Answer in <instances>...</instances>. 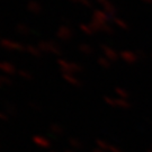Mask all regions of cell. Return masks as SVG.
Here are the masks:
<instances>
[{
    "label": "cell",
    "mask_w": 152,
    "mask_h": 152,
    "mask_svg": "<svg viewBox=\"0 0 152 152\" xmlns=\"http://www.w3.org/2000/svg\"><path fill=\"white\" fill-rule=\"evenodd\" d=\"M37 48L41 50V52H46V53H52L55 55H60L62 53L60 46L55 43L53 39L49 41H39Z\"/></svg>",
    "instance_id": "cell-1"
},
{
    "label": "cell",
    "mask_w": 152,
    "mask_h": 152,
    "mask_svg": "<svg viewBox=\"0 0 152 152\" xmlns=\"http://www.w3.org/2000/svg\"><path fill=\"white\" fill-rule=\"evenodd\" d=\"M73 35H75V32H73L72 27L69 26V25L62 24L56 29V37L59 38L60 41H63V42L70 41L71 38L73 37Z\"/></svg>",
    "instance_id": "cell-2"
},
{
    "label": "cell",
    "mask_w": 152,
    "mask_h": 152,
    "mask_svg": "<svg viewBox=\"0 0 152 152\" xmlns=\"http://www.w3.org/2000/svg\"><path fill=\"white\" fill-rule=\"evenodd\" d=\"M58 65L60 66V69L62 71H64V73H75V72H79L81 71V66L77 63L73 62H69L65 59H59L58 60Z\"/></svg>",
    "instance_id": "cell-3"
},
{
    "label": "cell",
    "mask_w": 152,
    "mask_h": 152,
    "mask_svg": "<svg viewBox=\"0 0 152 152\" xmlns=\"http://www.w3.org/2000/svg\"><path fill=\"white\" fill-rule=\"evenodd\" d=\"M0 46L8 51H26V46L22 43H18L16 41H11L8 38H1L0 39Z\"/></svg>",
    "instance_id": "cell-4"
},
{
    "label": "cell",
    "mask_w": 152,
    "mask_h": 152,
    "mask_svg": "<svg viewBox=\"0 0 152 152\" xmlns=\"http://www.w3.org/2000/svg\"><path fill=\"white\" fill-rule=\"evenodd\" d=\"M99 5L103 7V9L105 12H107L109 16H114L115 14H116V11H117V9H116V7H115L109 0H96Z\"/></svg>",
    "instance_id": "cell-5"
},
{
    "label": "cell",
    "mask_w": 152,
    "mask_h": 152,
    "mask_svg": "<svg viewBox=\"0 0 152 152\" xmlns=\"http://www.w3.org/2000/svg\"><path fill=\"white\" fill-rule=\"evenodd\" d=\"M109 18H110V16L104 10H95L92 14V19H95L99 23H103V24H108Z\"/></svg>",
    "instance_id": "cell-6"
},
{
    "label": "cell",
    "mask_w": 152,
    "mask_h": 152,
    "mask_svg": "<svg viewBox=\"0 0 152 152\" xmlns=\"http://www.w3.org/2000/svg\"><path fill=\"white\" fill-rule=\"evenodd\" d=\"M26 7H27V10L32 12L33 15H38L42 12V5L36 0H29Z\"/></svg>",
    "instance_id": "cell-7"
},
{
    "label": "cell",
    "mask_w": 152,
    "mask_h": 152,
    "mask_svg": "<svg viewBox=\"0 0 152 152\" xmlns=\"http://www.w3.org/2000/svg\"><path fill=\"white\" fill-rule=\"evenodd\" d=\"M0 71H2L4 73H7V75H14L16 72V68L14 64H11L10 62L1 61L0 62Z\"/></svg>",
    "instance_id": "cell-8"
},
{
    "label": "cell",
    "mask_w": 152,
    "mask_h": 152,
    "mask_svg": "<svg viewBox=\"0 0 152 152\" xmlns=\"http://www.w3.org/2000/svg\"><path fill=\"white\" fill-rule=\"evenodd\" d=\"M16 32L18 33V34H20V35L26 36V35L32 34L33 31L28 27L27 25H25V24H23V23H19V24H17L16 25Z\"/></svg>",
    "instance_id": "cell-9"
},
{
    "label": "cell",
    "mask_w": 152,
    "mask_h": 152,
    "mask_svg": "<svg viewBox=\"0 0 152 152\" xmlns=\"http://www.w3.org/2000/svg\"><path fill=\"white\" fill-rule=\"evenodd\" d=\"M26 51H27L31 55L36 56V58H41V55H42L41 50L38 49L37 46H34V45H27V46H26Z\"/></svg>",
    "instance_id": "cell-10"
},
{
    "label": "cell",
    "mask_w": 152,
    "mask_h": 152,
    "mask_svg": "<svg viewBox=\"0 0 152 152\" xmlns=\"http://www.w3.org/2000/svg\"><path fill=\"white\" fill-rule=\"evenodd\" d=\"M102 49H103L104 53L107 55L109 59H112V60H115V59L117 58V53L115 52L114 50L109 49L108 46H106V45H103V46H102Z\"/></svg>",
    "instance_id": "cell-11"
},
{
    "label": "cell",
    "mask_w": 152,
    "mask_h": 152,
    "mask_svg": "<svg viewBox=\"0 0 152 152\" xmlns=\"http://www.w3.org/2000/svg\"><path fill=\"white\" fill-rule=\"evenodd\" d=\"M34 142H35L37 145H39L41 148L50 147V142L48 141V140H45L44 137H42V136H35V137H34Z\"/></svg>",
    "instance_id": "cell-12"
},
{
    "label": "cell",
    "mask_w": 152,
    "mask_h": 152,
    "mask_svg": "<svg viewBox=\"0 0 152 152\" xmlns=\"http://www.w3.org/2000/svg\"><path fill=\"white\" fill-rule=\"evenodd\" d=\"M63 78H64L65 81H68L69 83H72V85H75V86H78L80 82L79 80L77 79L76 77H73L71 73H63Z\"/></svg>",
    "instance_id": "cell-13"
},
{
    "label": "cell",
    "mask_w": 152,
    "mask_h": 152,
    "mask_svg": "<svg viewBox=\"0 0 152 152\" xmlns=\"http://www.w3.org/2000/svg\"><path fill=\"white\" fill-rule=\"evenodd\" d=\"M79 28H80V31L85 33L86 35H92V34L95 33V31L92 29L91 26H90L89 24H81V25L79 26Z\"/></svg>",
    "instance_id": "cell-14"
},
{
    "label": "cell",
    "mask_w": 152,
    "mask_h": 152,
    "mask_svg": "<svg viewBox=\"0 0 152 152\" xmlns=\"http://www.w3.org/2000/svg\"><path fill=\"white\" fill-rule=\"evenodd\" d=\"M114 24L116 25V26H118L120 28H122V29H127L129 28V25H127V23L124 22L123 19H121V18H114Z\"/></svg>",
    "instance_id": "cell-15"
},
{
    "label": "cell",
    "mask_w": 152,
    "mask_h": 152,
    "mask_svg": "<svg viewBox=\"0 0 152 152\" xmlns=\"http://www.w3.org/2000/svg\"><path fill=\"white\" fill-rule=\"evenodd\" d=\"M79 50H80V52L82 53H85V54H90L92 52V49L90 45H88V44L83 43V44H80L79 45Z\"/></svg>",
    "instance_id": "cell-16"
},
{
    "label": "cell",
    "mask_w": 152,
    "mask_h": 152,
    "mask_svg": "<svg viewBox=\"0 0 152 152\" xmlns=\"http://www.w3.org/2000/svg\"><path fill=\"white\" fill-rule=\"evenodd\" d=\"M18 75L22 77V78H24V79H26V80H31V79H33V75L31 73V72H28V71H26V70H19L18 71Z\"/></svg>",
    "instance_id": "cell-17"
},
{
    "label": "cell",
    "mask_w": 152,
    "mask_h": 152,
    "mask_svg": "<svg viewBox=\"0 0 152 152\" xmlns=\"http://www.w3.org/2000/svg\"><path fill=\"white\" fill-rule=\"evenodd\" d=\"M133 56V53L132 52H129V51H124L122 53V58L124 59L125 61H133V59H131Z\"/></svg>",
    "instance_id": "cell-18"
},
{
    "label": "cell",
    "mask_w": 152,
    "mask_h": 152,
    "mask_svg": "<svg viewBox=\"0 0 152 152\" xmlns=\"http://www.w3.org/2000/svg\"><path fill=\"white\" fill-rule=\"evenodd\" d=\"M77 4H80V5L85 6L87 8H91L92 7V4L90 0H77Z\"/></svg>",
    "instance_id": "cell-19"
},
{
    "label": "cell",
    "mask_w": 152,
    "mask_h": 152,
    "mask_svg": "<svg viewBox=\"0 0 152 152\" xmlns=\"http://www.w3.org/2000/svg\"><path fill=\"white\" fill-rule=\"evenodd\" d=\"M51 132L52 133H56V134H60L61 132H62V129H61L59 125H56V124H53V125H51Z\"/></svg>",
    "instance_id": "cell-20"
},
{
    "label": "cell",
    "mask_w": 152,
    "mask_h": 152,
    "mask_svg": "<svg viewBox=\"0 0 152 152\" xmlns=\"http://www.w3.org/2000/svg\"><path fill=\"white\" fill-rule=\"evenodd\" d=\"M0 81L2 82V85H11V80L6 76H0Z\"/></svg>",
    "instance_id": "cell-21"
},
{
    "label": "cell",
    "mask_w": 152,
    "mask_h": 152,
    "mask_svg": "<svg viewBox=\"0 0 152 152\" xmlns=\"http://www.w3.org/2000/svg\"><path fill=\"white\" fill-rule=\"evenodd\" d=\"M99 63L102 65H104V66H108V61L106 60L105 58H99Z\"/></svg>",
    "instance_id": "cell-22"
},
{
    "label": "cell",
    "mask_w": 152,
    "mask_h": 152,
    "mask_svg": "<svg viewBox=\"0 0 152 152\" xmlns=\"http://www.w3.org/2000/svg\"><path fill=\"white\" fill-rule=\"evenodd\" d=\"M0 120H4V121H7L8 120V117L6 116L4 113H0Z\"/></svg>",
    "instance_id": "cell-23"
},
{
    "label": "cell",
    "mask_w": 152,
    "mask_h": 152,
    "mask_svg": "<svg viewBox=\"0 0 152 152\" xmlns=\"http://www.w3.org/2000/svg\"><path fill=\"white\" fill-rule=\"evenodd\" d=\"M62 22L64 23L65 25H69V26H70V20H69V19H66V18H62Z\"/></svg>",
    "instance_id": "cell-24"
},
{
    "label": "cell",
    "mask_w": 152,
    "mask_h": 152,
    "mask_svg": "<svg viewBox=\"0 0 152 152\" xmlns=\"http://www.w3.org/2000/svg\"><path fill=\"white\" fill-rule=\"evenodd\" d=\"M143 2H147V4H152V0H141Z\"/></svg>",
    "instance_id": "cell-25"
},
{
    "label": "cell",
    "mask_w": 152,
    "mask_h": 152,
    "mask_svg": "<svg viewBox=\"0 0 152 152\" xmlns=\"http://www.w3.org/2000/svg\"><path fill=\"white\" fill-rule=\"evenodd\" d=\"M1 86H2V82L0 81V87H1Z\"/></svg>",
    "instance_id": "cell-26"
},
{
    "label": "cell",
    "mask_w": 152,
    "mask_h": 152,
    "mask_svg": "<svg viewBox=\"0 0 152 152\" xmlns=\"http://www.w3.org/2000/svg\"><path fill=\"white\" fill-rule=\"evenodd\" d=\"M52 152H54V151H52Z\"/></svg>",
    "instance_id": "cell-27"
}]
</instances>
